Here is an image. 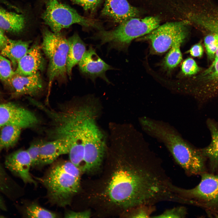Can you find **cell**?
<instances>
[{
  "label": "cell",
  "mask_w": 218,
  "mask_h": 218,
  "mask_svg": "<svg viewBox=\"0 0 218 218\" xmlns=\"http://www.w3.org/2000/svg\"><path fill=\"white\" fill-rule=\"evenodd\" d=\"M142 126L148 134L164 144L187 175H201L204 172L206 158L201 149L188 143L172 126L148 117L144 120Z\"/></svg>",
  "instance_id": "6da1fadb"
},
{
  "label": "cell",
  "mask_w": 218,
  "mask_h": 218,
  "mask_svg": "<svg viewBox=\"0 0 218 218\" xmlns=\"http://www.w3.org/2000/svg\"><path fill=\"white\" fill-rule=\"evenodd\" d=\"M81 173L80 168L65 161L54 164L44 177L37 179L45 187L51 202L64 207L79 190Z\"/></svg>",
  "instance_id": "7a4b0ae2"
},
{
  "label": "cell",
  "mask_w": 218,
  "mask_h": 218,
  "mask_svg": "<svg viewBox=\"0 0 218 218\" xmlns=\"http://www.w3.org/2000/svg\"><path fill=\"white\" fill-rule=\"evenodd\" d=\"M160 23V19L156 16L133 18L119 24L114 30L100 31L94 39L100 41L99 46L108 43L109 50L126 52L134 39L147 34L158 27Z\"/></svg>",
  "instance_id": "3957f363"
},
{
  "label": "cell",
  "mask_w": 218,
  "mask_h": 218,
  "mask_svg": "<svg viewBox=\"0 0 218 218\" xmlns=\"http://www.w3.org/2000/svg\"><path fill=\"white\" fill-rule=\"evenodd\" d=\"M41 49L49 60L48 90L57 79L65 77L68 45L67 39L60 32L46 29L43 33Z\"/></svg>",
  "instance_id": "277c9868"
},
{
  "label": "cell",
  "mask_w": 218,
  "mask_h": 218,
  "mask_svg": "<svg viewBox=\"0 0 218 218\" xmlns=\"http://www.w3.org/2000/svg\"><path fill=\"white\" fill-rule=\"evenodd\" d=\"M44 23L55 33H59L63 29L75 24L87 27L98 28L94 20L82 16L70 6L58 0H48L42 15Z\"/></svg>",
  "instance_id": "5b68a950"
},
{
  "label": "cell",
  "mask_w": 218,
  "mask_h": 218,
  "mask_svg": "<svg viewBox=\"0 0 218 218\" xmlns=\"http://www.w3.org/2000/svg\"><path fill=\"white\" fill-rule=\"evenodd\" d=\"M200 175V182L194 188L187 189L173 184L172 190L189 205L215 208L218 206V175L205 172Z\"/></svg>",
  "instance_id": "8992f818"
},
{
  "label": "cell",
  "mask_w": 218,
  "mask_h": 218,
  "mask_svg": "<svg viewBox=\"0 0 218 218\" xmlns=\"http://www.w3.org/2000/svg\"><path fill=\"white\" fill-rule=\"evenodd\" d=\"M190 24L187 20L168 22L159 25L139 39L149 41L151 51L154 53H163L170 49L179 36L189 31Z\"/></svg>",
  "instance_id": "52a82bcc"
},
{
  "label": "cell",
  "mask_w": 218,
  "mask_h": 218,
  "mask_svg": "<svg viewBox=\"0 0 218 218\" xmlns=\"http://www.w3.org/2000/svg\"><path fill=\"white\" fill-rule=\"evenodd\" d=\"M218 38V25L211 31ZM211 64L196 78L198 85L194 87L195 94L206 103L218 96V45Z\"/></svg>",
  "instance_id": "ba28073f"
},
{
  "label": "cell",
  "mask_w": 218,
  "mask_h": 218,
  "mask_svg": "<svg viewBox=\"0 0 218 218\" xmlns=\"http://www.w3.org/2000/svg\"><path fill=\"white\" fill-rule=\"evenodd\" d=\"M38 121L34 113L23 107L12 103L0 104V128L8 125L30 128Z\"/></svg>",
  "instance_id": "9c48e42d"
},
{
  "label": "cell",
  "mask_w": 218,
  "mask_h": 218,
  "mask_svg": "<svg viewBox=\"0 0 218 218\" xmlns=\"http://www.w3.org/2000/svg\"><path fill=\"white\" fill-rule=\"evenodd\" d=\"M78 64L80 71L93 82L99 78L108 84L111 83L106 75V72L115 69L101 58L92 46H90L85 51Z\"/></svg>",
  "instance_id": "30bf717a"
},
{
  "label": "cell",
  "mask_w": 218,
  "mask_h": 218,
  "mask_svg": "<svg viewBox=\"0 0 218 218\" xmlns=\"http://www.w3.org/2000/svg\"><path fill=\"white\" fill-rule=\"evenodd\" d=\"M6 82L15 96L34 95L43 88L42 81L39 72L27 76L15 73Z\"/></svg>",
  "instance_id": "8fae6325"
},
{
  "label": "cell",
  "mask_w": 218,
  "mask_h": 218,
  "mask_svg": "<svg viewBox=\"0 0 218 218\" xmlns=\"http://www.w3.org/2000/svg\"><path fill=\"white\" fill-rule=\"evenodd\" d=\"M5 164L10 171L25 183L37 184L30 174L31 162L27 150H19L10 154L6 158Z\"/></svg>",
  "instance_id": "7c38bea8"
},
{
  "label": "cell",
  "mask_w": 218,
  "mask_h": 218,
  "mask_svg": "<svg viewBox=\"0 0 218 218\" xmlns=\"http://www.w3.org/2000/svg\"><path fill=\"white\" fill-rule=\"evenodd\" d=\"M139 13L127 0H105L101 12L102 15L119 24L138 16Z\"/></svg>",
  "instance_id": "4fadbf2b"
},
{
  "label": "cell",
  "mask_w": 218,
  "mask_h": 218,
  "mask_svg": "<svg viewBox=\"0 0 218 218\" xmlns=\"http://www.w3.org/2000/svg\"><path fill=\"white\" fill-rule=\"evenodd\" d=\"M41 47L35 44L29 48L18 62L15 73L27 76L35 74L44 68Z\"/></svg>",
  "instance_id": "5bb4252c"
},
{
  "label": "cell",
  "mask_w": 218,
  "mask_h": 218,
  "mask_svg": "<svg viewBox=\"0 0 218 218\" xmlns=\"http://www.w3.org/2000/svg\"><path fill=\"white\" fill-rule=\"evenodd\" d=\"M70 147V141L63 138L53 139L43 143L41 148L39 165L51 164L60 156L68 154Z\"/></svg>",
  "instance_id": "9a60e30c"
},
{
  "label": "cell",
  "mask_w": 218,
  "mask_h": 218,
  "mask_svg": "<svg viewBox=\"0 0 218 218\" xmlns=\"http://www.w3.org/2000/svg\"><path fill=\"white\" fill-rule=\"evenodd\" d=\"M68 50L66 68L67 74L71 77L73 68L78 64L86 51V45L78 34L75 33L67 39Z\"/></svg>",
  "instance_id": "2e32d148"
},
{
  "label": "cell",
  "mask_w": 218,
  "mask_h": 218,
  "mask_svg": "<svg viewBox=\"0 0 218 218\" xmlns=\"http://www.w3.org/2000/svg\"><path fill=\"white\" fill-rule=\"evenodd\" d=\"M206 124L211 140L208 145L201 150L205 157L209 159L211 170L214 171L218 168V124L213 119H208Z\"/></svg>",
  "instance_id": "e0dca14e"
},
{
  "label": "cell",
  "mask_w": 218,
  "mask_h": 218,
  "mask_svg": "<svg viewBox=\"0 0 218 218\" xmlns=\"http://www.w3.org/2000/svg\"><path fill=\"white\" fill-rule=\"evenodd\" d=\"M24 15L7 11L0 7V29L8 32L18 33L25 25Z\"/></svg>",
  "instance_id": "ac0fdd59"
},
{
  "label": "cell",
  "mask_w": 218,
  "mask_h": 218,
  "mask_svg": "<svg viewBox=\"0 0 218 218\" xmlns=\"http://www.w3.org/2000/svg\"><path fill=\"white\" fill-rule=\"evenodd\" d=\"M30 43V41L8 38L6 45L1 50V54L9 60L14 67H16L19 60L29 48Z\"/></svg>",
  "instance_id": "d6986e66"
},
{
  "label": "cell",
  "mask_w": 218,
  "mask_h": 218,
  "mask_svg": "<svg viewBox=\"0 0 218 218\" xmlns=\"http://www.w3.org/2000/svg\"><path fill=\"white\" fill-rule=\"evenodd\" d=\"M21 128L14 125H5L0 132V152L12 147L16 144L20 136Z\"/></svg>",
  "instance_id": "ffe728a7"
},
{
  "label": "cell",
  "mask_w": 218,
  "mask_h": 218,
  "mask_svg": "<svg viewBox=\"0 0 218 218\" xmlns=\"http://www.w3.org/2000/svg\"><path fill=\"white\" fill-rule=\"evenodd\" d=\"M188 31L179 36L173 42L164 60L165 67L169 69L176 67L181 61L182 55L180 49L181 44L187 36Z\"/></svg>",
  "instance_id": "44dd1931"
},
{
  "label": "cell",
  "mask_w": 218,
  "mask_h": 218,
  "mask_svg": "<svg viewBox=\"0 0 218 218\" xmlns=\"http://www.w3.org/2000/svg\"><path fill=\"white\" fill-rule=\"evenodd\" d=\"M27 217L30 218H55L57 215L54 213L33 203L28 206L25 210Z\"/></svg>",
  "instance_id": "7402d4cb"
},
{
  "label": "cell",
  "mask_w": 218,
  "mask_h": 218,
  "mask_svg": "<svg viewBox=\"0 0 218 218\" xmlns=\"http://www.w3.org/2000/svg\"><path fill=\"white\" fill-rule=\"evenodd\" d=\"M204 43L208 59L212 61L214 58L218 45V38L214 34L210 33H203Z\"/></svg>",
  "instance_id": "603a6c76"
},
{
  "label": "cell",
  "mask_w": 218,
  "mask_h": 218,
  "mask_svg": "<svg viewBox=\"0 0 218 218\" xmlns=\"http://www.w3.org/2000/svg\"><path fill=\"white\" fill-rule=\"evenodd\" d=\"M15 74L10 61L0 54V80L6 82Z\"/></svg>",
  "instance_id": "cb8c5ba5"
},
{
  "label": "cell",
  "mask_w": 218,
  "mask_h": 218,
  "mask_svg": "<svg viewBox=\"0 0 218 218\" xmlns=\"http://www.w3.org/2000/svg\"><path fill=\"white\" fill-rule=\"evenodd\" d=\"M186 207L184 206L175 207L167 209L162 213L151 218H183L187 214Z\"/></svg>",
  "instance_id": "d4e9b609"
},
{
  "label": "cell",
  "mask_w": 218,
  "mask_h": 218,
  "mask_svg": "<svg viewBox=\"0 0 218 218\" xmlns=\"http://www.w3.org/2000/svg\"><path fill=\"white\" fill-rule=\"evenodd\" d=\"M200 70V68L195 60L190 58L186 59L181 65L182 72L185 75L195 74L199 72Z\"/></svg>",
  "instance_id": "484cf974"
},
{
  "label": "cell",
  "mask_w": 218,
  "mask_h": 218,
  "mask_svg": "<svg viewBox=\"0 0 218 218\" xmlns=\"http://www.w3.org/2000/svg\"><path fill=\"white\" fill-rule=\"evenodd\" d=\"M43 143L41 141H36L32 144L27 150L31 159L32 167L39 165L41 149Z\"/></svg>",
  "instance_id": "4316f807"
},
{
  "label": "cell",
  "mask_w": 218,
  "mask_h": 218,
  "mask_svg": "<svg viewBox=\"0 0 218 218\" xmlns=\"http://www.w3.org/2000/svg\"><path fill=\"white\" fill-rule=\"evenodd\" d=\"M72 3L81 6L84 10L93 14L96 11L101 0H70Z\"/></svg>",
  "instance_id": "83f0119b"
},
{
  "label": "cell",
  "mask_w": 218,
  "mask_h": 218,
  "mask_svg": "<svg viewBox=\"0 0 218 218\" xmlns=\"http://www.w3.org/2000/svg\"><path fill=\"white\" fill-rule=\"evenodd\" d=\"M155 205H142L137 206L131 217L134 218H150L153 213L155 211Z\"/></svg>",
  "instance_id": "f1b7e54d"
},
{
  "label": "cell",
  "mask_w": 218,
  "mask_h": 218,
  "mask_svg": "<svg viewBox=\"0 0 218 218\" xmlns=\"http://www.w3.org/2000/svg\"><path fill=\"white\" fill-rule=\"evenodd\" d=\"M203 49L201 42L193 45L188 51L189 53L193 57L201 58L203 53Z\"/></svg>",
  "instance_id": "f546056e"
},
{
  "label": "cell",
  "mask_w": 218,
  "mask_h": 218,
  "mask_svg": "<svg viewBox=\"0 0 218 218\" xmlns=\"http://www.w3.org/2000/svg\"><path fill=\"white\" fill-rule=\"evenodd\" d=\"M90 216L89 211L76 212L69 211L66 212L64 215L65 218H89Z\"/></svg>",
  "instance_id": "4dcf8cb0"
},
{
  "label": "cell",
  "mask_w": 218,
  "mask_h": 218,
  "mask_svg": "<svg viewBox=\"0 0 218 218\" xmlns=\"http://www.w3.org/2000/svg\"><path fill=\"white\" fill-rule=\"evenodd\" d=\"M8 38L5 34L4 31L0 29V50L6 45Z\"/></svg>",
  "instance_id": "1f68e13d"
},
{
  "label": "cell",
  "mask_w": 218,
  "mask_h": 218,
  "mask_svg": "<svg viewBox=\"0 0 218 218\" xmlns=\"http://www.w3.org/2000/svg\"><path fill=\"white\" fill-rule=\"evenodd\" d=\"M2 201L0 198V207H1L2 206Z\"/></svg>",
  "instance_id": "d6a6232c"
},
{
  "label": "cell",
  "mask_w": 218,
  "mask_h": 218,
  "mask_svg": "<svg viewBox=\"0 0 218 218\" xmlns=\"http://www.w3.org/2000/svg\"><path fill=\"white\" fill-rule=\"evenodd\" d=\"M1 169H0V180H1L0 178H1Z\"/></svg>",
  "instance_id": "836d02e7"
},
{
  "label": "cell",
  "mask_w": 218,
  "mask_h": 218,
  "mask_svg": "<svg viewBox=\"0 0 218 218\" xmlns=\"http://www.w3.org/2000/svg\"><path fill=\"white\" fill-rule=\"evenodd\" d=\"M217 217V218H218V214L217 215V217Z\"/></svg>",
  "instance_id": "e575fe53"
},
{
  "label": "cell",
  "mask_w": 218,
  "mask_h": 218,
  "mask_svg": "<svg viewBox=\"0 0 218 218\" xmlns=\"http://www.w3.org/2000/svg\"></svg>",
  "instance_id": "d590c367"
}]
</instances>
